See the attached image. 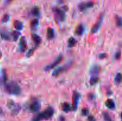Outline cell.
<instances>
[{"mask_svg": "<svg viewBox=\"0 0 122 121\" xmlns=\"http://www.w3.org/2000/svg\"><path fill=\"white\" fill-rule=\"evenodd\" d=\"M3 88L9 94L14 96L19 95L21 91L20 85L15 81H11L7 83Z\"/></svg>", "mask_w": 122, "mask_h": 121, "instance_id": "cell-1", "label": "cell"}, {"mask_svg": "<svg viewBox=\"0 0 122 121\" xmlns=\"http://www.w3.org/2000/svg\"><path fill=\"white\" fill-rule=\"evenodd\" d=\"M54 113V110L51 107H49L42 112L36 115L33 119V121H42L51 119Z\"/></svg>", "mask_w": 122, "mask_h": 121, "instance_id": "cell-2", "label": "cell"}, {"mask_svg": "<svg viewBox=\"0 0 122 121\" xmlns=\"http://www.w3.org/2000/svg\"><path fill=\"white\" fill-rule=\"evenodd\" d=\"M52 11L54 15V20L56 22L60 23L64 21L66 18V14L64 11L58 8H54L52 9Z\"/></svg>", "mask_w": 122, "mask_h": 121, "instance_id": "cell-3", "label": "cell"}, {"mask_svg": "<svg viewBox=\"0 0 122 121\" xmlns=\"http://www.w3.org/2000/svg\"><path fill=\"white\" fill-rule=\"evenodd\" d=\"M7 106L10 109L12 113L14 115L19 113L20 110H21V106H20V104L16 103L13 100L8 101V103H7Z\"/></svg>", "mask_w": 122, "mask_h": 121, "instance_id": "cell-4", "label": "cell"}, {"mask_svg": "<svg viewBox=\"0 0 122 121\" xmlns=\"http://www.w3.org/2000/svg\"><path fill=\"white\" fill-rule=\"evenodd\" d=\"M71 65H72V63L69 62L68 63V64H66V65H63V66H60V67H59L58 68L56 69V70H54V71H53V72H52V76H54V77H57V76L59 75L60 74L63 73V72H65L67 70H69Z\"/></svg>", "mask_w": 122, "mask_h": 121, "instance_id": "cell-5", "label": "cell"}, {"mask_svg": "<svg viewBox=\"0 0 122 121\" xmlns=\"http://www.w3.org/2000/svg\"><path fill=\"white\" fill-rule=\"evenodd\" d=\"M104 17V13H101V14L99 15L98 19L96 23L94 24V26H93L92 28V30H91L92 33H96L97 32L100 30V27H101V25H102V22H103Z\"/></svg>", "mask_w": 122, "mask_h": 121, "instance_id": "cell-6", "label": "cell"}, {"mask_svg": "<svg viewBox=\"0 0 122 121\" xmlns=\"http://www.w3.org/2000/svg\"><path fill=\"white\" fill-rule=\"evenodd\" d=\"M80 98H81V94L77 91H74L72 97V107H71L73 110H76L77 109Z\"/></svg>", "mask_w": 122, "mask_h": 121, "instance_id": "cell-7", "label": "cell"}, {"mask_svg": "<svg viewBox=\"0 0 122 121\" xmlns=\"http://www.w3.org/2000/svg\"><path fill=\"white\" fill-rule=\"evenodd\" d=\"M62 60H63V55H60L58 56V57L56 58V60H55L52 64H50V65L45 66L44 70H45V71H50V70H52L54 68L56 67V66H57L60 63H61Z\"/></svg>", "mask_w": 122, "mask_h": 121, "instance_id": "cell-8", "label": "cell"}, {"mask_svg": "<svg viewBox=\"0 0 122 121\" xmlns=\"http://www.w3.org/2000/svg\"><path fill=\"white\" fill-rule=\"evenodd\" d=\"M41 107V104L38 100L32 101L29 105V109L32 112H37L40 110Z\"/></svg>", "mask_w": 122, "mask_h": 121, "instance_id": "cell-9", "label": "cell"}, {"mask_svg": "<svg viewBox=\"0 0 122 121\" xmlns=\"http://www.w3.org/2000/svg\"><path fill=\"white\" fill-rule=\"evenodd\" d=\"M7 80H8V76H7V72L5 70H2L0 74V85L2 88L7 83Z\"/></svg>", "mask_w": 122, "mask_h": 121, "instance_id": "cell-10", "label": "cell"}, {"mask_svg": "<svg viewBox=\"0 0 122 121\" xmlns=\"http://www.w3.org/2000/svg\"><path fill=\"white\" fill-rule=\"evenodd\" d=\"M94 3L93 2H82L79 5V9L81 11H84L88 8H92L94 7Z\"/></svg>", "mask_w": 122, "mask_h": 121, "instance_id": "cell-11", "label": "cell"}, {"mask_svg": "<svg viewBox=\"0 0 122 121\" xmlns=\"http://www.w3.org/2000/svg\"><path fill=\"white\" fill-rule=\"evenodd\" d=\"M27 47V40L25 36H22L20 39V42H19V48L21 52H25L26 51Z\"/></svg>", "mask_w": 122, "mask_h": 121, "instance_id": "cell-12", "label": "cell"}, {"mask_svg": "<svg viewBox=\"0 0 122 121\" xmlns=\"http://www.w3.org/2000/svg\"><path fill=\"white\" fill-rule=\"evenodd\" d=\"M100 70H101V69H100V66H98V65H94V66H93L91 68L89 73H90V74L92 76H97V75L100 73Z\"/></svg>", "mask_w": 122, "mask_h": 121, "instance_id": "cell-13", "label": "cell"}, {"mask_svg": "<svg viewBox=\"0 0 122 121\" xmlns=\"http://www.w3.org/2000/svg\"><path fill=\"white\" fill-rule=\"evenodd\" d=\"M32 39L34 42L36 46H38L41 43V38L40 37L39 35L35 34V33H32Z\"/></svg>", "mask_w": 122, "mask_h": 121, "instance_id": "cell-14", "label": "cell"}, {"mask_svg": "<svg viewBox=\"0 0 122 121\" xmlns=\"http://www.w3.org/2000/svg\"><path fill=\"white\" fill-rule=\"evenodd\" d=\"M106 105L108 109H114L116 107V104L114 103V100H113L112 99H108L106 102Z\"/></svg>", "mask_w": 122, "mask_h": 121, "instance_id": "cell-15", "label": "cell"}, {"mask_svg": "<svg viewBox=\"0 0 122 121\" xmlns=\"http://www.w3.org/2000/svg\"><path fill=\"white\" fill-rule=\"evenodd\" d=\"M84 32V27L82 24H79L75 30V34L77 36H82Z\"/></svg>", "mask_w": 122, "mask_h": 121, "instance_id": "cell-16", "label": "cell"}, {"mask_svg": "<svg viewBox=\"0 0 122 121\" xmlns=\"http://www.w3.org/2000/svg\"><path fill=\"white\" fill-rule=\"evenodd\" d=\"M54 36H55V33L53 28H51V27L48 28L47 33H46V36H47L48 39L51 40V39H53V38L54 37Z\"/></svg>", "mask_w": 122, "mask_h": 121, "instance_id": "cell-17", "label": "cell"}, {"mask_svg": "<svg viewBox=\"0 0 122 121\" xmlns=\"http://www.w3.org/2000/svg\"><path fill=\"white\" fill-rule=\"evenodd\" d=\"M61 109L63 112L67 113L71 110V106H70V104H69V103L66 102V103H64L63 104H62Z\"/></svg>", "mask_w": 122, "mask_h": 121, "instance_id": "cell-18", "label": "cell"}, {"mask_svg": "<svg viewBox=\"0 0 122 121\" xmlns=\"http://www.w3.org/2000/svg\"><path fill=\"white\" fill-rule=\"evenodd\" d=\"M14 27L17 30H21L23 28V24L20 21H15L14 23Z\"/></svg>", "mask_w": 122, "mask_h": 121, "instance_id": "cell-19", "label": "cell"}, {"mask_svg": "<svg viewBox=\"0 0 122 121\" xmlns=\"http://www.w3.org/2000/svg\"><path fill=\"white\" fill-rule=\"evenodd\" d=\"M31 14L36 17H38L40 15V11H39V8L38 7H34L32 8V10H31Z\"/></svg>", "mask_w": 122, "mask_h": 121, "instance_id": "cell-20", "label": "cell"}, {"mask_svg": "<svg viewBox=\"0 0 122 121\" xmlns=\"http://www.w3.org/2000/svg\"><path fill=\"white\" fill-rule=\"evenodd\" d=\"M39 25V20L38 19H35L32 20L30 22V27L32 30H36Z\"/></svg>", "mask_w": 122, "mask_h": 121, "instance_id": "cell-21", "label": "cell"}, {"mask_svg": "<svg viewBox=\"0 0 122 121\" xmlns=\"http://www.w3.org/2000/svg\"><path fill=\"white\" fill-rule=\"evenodd\" d=\"M77 43L76 39L73 37H70L68 40V46L69 47H72L75 46Z\"/></svg>", "mask_w": 122, "mask_h": 121, "instance_id": "cell-22", "label": "cell"}, {"mask_svg": "<svg viewBox=\"0 0 122 121\" xmlns=\"http://www.w3.org/2000/svg\"><path fill=\"white\" fill-rule=\"evenodd\" d=\"M122 81V74L120 72H118L116 75L115 78H114V82L116 84L119 85L120 84Z\"/></svg>", "mask_w": 122, "mask_h": 121, "instance_id": "cell-23", "label": "cell"}, {"mask_svg": "<svg viewBox=\"0 0 122 121\" xmlns=\"http://www.w3.org/2000/svg\"><path fill=\"white\" fill-rule=\"evenodd\" d=\"M99 80V78L97 77V76L95 75H92L90 81H89V83H90V84L91 85H94L96 83H97V82Z\"/></svg>", "mask_w": 122, "mask_h": 121, "instance_id": "cell-24", "label": "cell"}, {"mask_svg": "<svg viewBox=\"0 0 122 121\" xmlns=\"http://www.w3.org/2000/svg\"><path fill=\"white\" fill-rule=\"evenodd\" d=\"M12 37H13V39L14 40V41H16L19 38V36H20V33L18 30L13 31V33H12Z\"/></svg>", "mask_w": 122, "mask_h": 121, "instance_id": "cell-25", "label": "cell"}, {"mask_svg": "<svg viewBox=\"0 0 122 121\" xmlns=\"http://www.w3.org/2000/svg\"><path fill=\"white\" fill-rule=\"evenodd\" d=\"M115 22L116 24L117 27H120L122 26V19L120 16L119 15H116L115 16Z\"/></svg>", "mask_w": 122, "mask_h": 121, "instance_id": "cell-26", "label": "cell"}, {"mask_svg": "<svg viewBox=\"0 0 122 121\" xmlns=\"http://www.w3.org/2000/svg\"><path fill=\"white\" fill-rule=\"evenodd\" d=\"M103 117L105 121H113L109 114L107 112L103 113Z\"/></svg>", "mask_w": 122, "mask_h": 121, "instance_id": "cell-27", "label": "cell"}, {"mask_svg": "<svg viewBox=\"0 0 122 121\" xmlns=\"http://www.w3.org/2000/svg\"><path fill=\"white\" fill-rule=\"evenodd\" d=\"M1 37L2 39H4V40H10V36L8 35L7 33H4V32H3V33H1Z\"/></svg>", "mask_w": 122, "mask_h": 121, "instance_id": "cell-28", "label": "cell"}, {"mask_svg": "<svg viewBox=\"0 0 122 121\" xmlns=\"http://www.w3.org/2000/svg\"><path fill=\"white\" fill-rule=\"evenodd\" d=\"M81 113H82V115L83 116H88V114H89V110L86 108H83L82 110Z\"/></svg>", "mask_w": 122, "mask_h": 121, "instance_id": "cell-29", "label": "cell"}, {"mask_svg": "<svg viewBox=\"0 0 122 121\" xmlns=\"http://www.w3.org/2000/svg\"><path fill=\"white\" fill-rule=\"evenodd\" d=\"M10 19V16L8 14H5L3 16V17H2V21H3L4 23H7V21L9 20Z\"/></svg>", "mask_w": 122, "mask_h": 121, "instance_id": "cell-30", "label": "cell"}, {"mask_svg": "<svg viewBox=\"0 0 122 121\" xmlns=\"http://www.w3.org/2000/svg\"><path fill=\"white\" fill-rule=\"evenodd\" d=\"M34 51H35V49H30L29 51L27 52V53H26V56H27V58H29V57H30L33 54Z\"/></svg>", "mask_w": 122, "mask_h": 121, "instance_id": "cell-31", "label": "cell"}, {"mask_svg": "<svg viewBox=\"0 0 122 121\" xmlns=\"http://www.w3.org/2000/svg\"><path fill=\"white\" fill-rule=\"evenodd\" d=\"M114 57H115L116 59H117V60H119V59L120 58V57H121V52H120V51H117V52L116 53Z\"/></svg>", "mask_w": 122, "mask_h": 121, "instance_id": "cell-32", "label": "cell"}, {"mask_svg": "<svg viewBox=\"0 0 122 121\" xmlns=\"http://www.w3.org/2000/svg\"><path fill=\"white\" fill-rule=\"evenodd\" d=\"M98 57H99V58H100V59H105V58H107V53H100V55H99Z\"/></svg>", "mask_w": 122, "mask_h": 121, "instance_id": "cell-33", "label": "cell"}, {"mask_svg": "<svg viewBox=\"0 0 122 121\" xmlns=\"http://www.w3.org/2000/svg\"><path fill=\"white\" fill-rule=\"evenodd\" d=\"M88 121H96V119L94 117V116H92V115H89L88 117Z\"/></svg>", "mask_w": 122, "mask_h": 121, "instance_id": "cell-34", "label": "cell"}, {"mask_svg": "<svg viewBox=\"0 0 122 121\" xmlns=\"http://www.w3.org/2000/svg\"><path fill=\"white\" fill-rule=\"evenodd\" d=\"M59 121H65V119L63 116H61L59 118Z\"/></svg>", "mask_w": 122, "mask_h": 121, "instance_id": "cell-35", "label": "cell"}, {"mask_svg": "<svg viewBox=\"0 0 122 121\" xmlns=\"http://www.w3.org/2000/svg\"><path fill=\"white\" fill-rule=\"evenodd\" d=\"M13 0H5V3L6 4H8L10 2H11V1H13Z\"/></svg>", "mask_w": 122, "mask_h": 121, "instance_id": "cell-36", "label": "cell"}, {"mask_svg": "<svg viewBox=\"0 0 122 121\" xmlns=\"http://www.w3.org/2000/svg\"><path fill=\"white\" fill-rule=\"evenodd\" d=\"M2 112H3V111H2V109H1V108L0 107V115H1V114H2Z\"/></svg>", "mask_w": 122, "mask_h": 121, "instance_id": "cell-37", "label": "cell"}, {"mask_svg": "<svg viewBox=\"0 0 122 121\" xmlns=\"http://www.w3.org/2000/svg\"><path fill=\"white\" fill-rule=\"evenodd\" d=\"M1 57H2V53H1V52L0 51V58H1Z\"/></svg>", "mask_w": 122, "mask_h": 121, "instance_id": "cell-38", "label": "cell"}]
</instances>
